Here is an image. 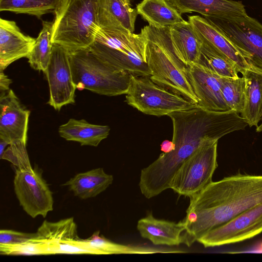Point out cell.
I'll return each instance as SVG.
<instances>
[{
    "mask_svg": "<svg viewBox=\"0 0 262 262\" xmlns=\"http://www.w3.org/2000/svg\"><path fill=\"white\" fill-rule=\"evenodd\" d=\"M169 34L174 52L184 64L199 63L202 41L188 21L169 27Z\"/></svg>",
    "mask_w": 262,
    "mask_h": 262,
    "instance_id": "obj_22",
    "label": "cell"
},
{
    "mask_svg": "<svg viewBox=\"0 0 262 262\" xmlns=\"http://www.w3.org/2000/svg\"><path fill=\"white\" fill-rule=\"evenodd\" d=\"M187 68L192 87L199 100V106L213 111L230 110L223 97L220 76L199 63Z\"/></svg>",
    "mask_w": 262,
    "mask_h": 262,
    "instance_id": "obj_15",
    "label": "cell"
},
{
    "mask_svg": "<svg viewBox=\"0 0 262 262\" xmlns=\"http://www.w3.org/2000/svg\"><path fill=\"white\" fill-rule=\"evenodd\" d=\"M9 145V144L6 141L0 139V158L2 156L5 148L7 146Z\"/></svg>",
    "mask_w": 262,
    "mask_h": 262,
    "instance_id": "obj_36",
    "label": "cell"
},
{
    "mask_svg": "<svg viewBox=\"0 0 262 262\" xmlns=\"http://www.w3.org/2000/svg\"><path fill=\"white\" fill-rule=\"evenodd\" d=\"M209 19L239 49L250 68L262 72V24L248 15L230 19Z\"/></svg>",
    "mask_w": 262,
    "mask_h": 262,
    "instance_id": "obj_9",
    "label": "cell"
},
{
    "mask_svg": "<svg viewBox=\"0 0 262 262\" xmlns=\"http://www.w3.org/2000/svg\"><path fill=\"white\" fill-rule=\"evenodd\" d=\"M136 9L152 27H169L185 21L171 0H143Z\"/></svg>",
    "mask_w": 262,
    "mask_h": 262,
    "instance_id": "obj_25",
    "label": "cell"
},
{
    "mask_svg": "<svg viewBox=\"0 0 262 262\" xmlns=\"http://www.w3.org/2000/svg\"><path fill=\"white\" fill-rule=\"evenodd\" d=\"M107 125L91 124L84 119H70L58 128L61 137L67 141L79 142L81 145L97 146L109 135Z\"/></svg>",
    "mask_w": 262,
    "mask_h": 262,
    "instance_id": "obj_23",
    "label": "cell"
},
{
    "mask_svg": "<svg viewBox=\"0 0 262 262\" xmlns=\"http://www.w3.org/2000/svg\"><path fill=\"white\" fill-rule=\"evenodd\" d=\"M0 159L10 161L17 168L33 169L27 153L26 143L24 142H17L9 144Z\"/></svg>",
    "mask_w": 262,
    "mask_h": 262,
    "instance_id": "obj_31",
    "label": "cell"
},
{
    "mask_svg": "<svg viewBox=\"0 0 262 262\" xmlns=\"http://www.w3.org/2000/svg\"><path fill=\"white\" fill-rule=\"evenodd\" d=\"M36 235L28 241L14 245L0 244V253L4 255H43L41 244Z\"/></svg>",
    "mask_w": 262,
    "mask_h": 262,
    "instance_id": "obj_32",
    "label": "cell"
},
{
    "mask_svg": "<svg viewBox=\"0 0 262 262\" xmlns=\"http://www.w3.org/2000/svg\"><path fill=\"white\" fill-rule=\"evenodd\" d=\"M36 39L24 34L14 21L0 19V70L28 56Z\"/></svg>",
    "mask_w": 262,
    "mask_h": 262,
    "instance_id": "obj_17",
    "label": "cell"
},
{
    "mask_svg": "<svg viewBox=\"0 0 262 262\" xmlns=\"http://www.w3.org/2000/svg\"><path fill=\"white\" fill-rule=\"evenodd\" d=\"M260 122L261 123L256 127V132L257 133L262 132V117Z\"/></svg>",
    "mask_w": 262,
    "mask_h": 262,
    "instance_id": "obj_37",
    "label": "cell"
},
{
    "mask_svg": "<svg viewBox=\"0 0 262 262\" xmlns=\"http://www.w3.org/2000/svg\"><path fill=\"white\" fill-rule=\"evenodd\" d=\"M0 92L1 94L6 93L9 89V86L12 81L6 75L3 71L0 70Z\"/></svg>",
    "mask_w": 262,
    "mask_h": 262,
    "instance_id": "obj_34",
    "label": "cell"
},
{
    "mask_svg": "<svg viewBox=\"0 0 262 262\" xmlns=\"http://www.w3.org/2000/svg\"><path fill=\"white\" fill-rule=\"evenodd\" d=\"M173 126V149L159 157L141 171L139 186L148 198L155 197L170 187L175 173L199 147L208 141H218L248 125L234 110L213 111L198 105L167 115Z\"/></svg>",
    "mask_w": 262,
    "mask_h": 262,
    "instance_id": "obj_1",
    "label": "cell"
},
{
    "mask_svg": "<svg viewBox=\"0 0 262 262\" xmlns=\"http://www.w3.org/2000/svg\"><path fill=\"white\" fill-rule=\"evenodd\" d=\"M127 103L143 114L156 116L193 107L197 104L185 97L154 82L149 76L130 75Z\"/></svg>",
    "mask_w": 262,
    "mask_h": 262,
    "instance_id": "obj_7",
    "label": "cell"
},
{
    "mask_svg": "<svg viewBox=\"0 0 262 262\" xmlns=\"http://www.w3.org/2000/svg\"><path fill=\"white\" fill-rule=\"evenodd\" d=\"M70 60L77 88L107 96L127 93L131 74L113 67L89 49L70 53Z\"/></svg>",
    "mask_w": 262,
    "mask_h": 262,
    "instance_id": "obj_6",
    "label": "cell"
},
{
    "mask_svg": "<svg viewBox=\"0 0 262 262\" xmlns=\"http://www.w3.org/2000/svg\"><path fill=\"white\" fill-rule=\"evenodd\" d=\"M173 149V145L172 142H165L161 145V150L164 152H168Z\"/></svg>",
    "mask_w": 262,
    "mask_h": 262,
    "instance_id": "obj_35",
    "label": "cell"
},
{
    "mask_svg": "<svg viewBox=\"0 0 262 262\" xmlns=\"http://www.w3.org/2000/svg\"><path fill=\"white\" fill-rule=\"evenodd\" d=\"M97 18L100 28L134 33L137 15L130 0H97Z\"/></svg>",
    "mask_w": 262,
    "mask_h": 262,
    "instance_id": "obj_18",
    "label": "cell"
},
{
    "mask_svg": "<svg viewBox=\"0 0 262 262\" xmlns=\"http://www.w3.org/2000/svg\"><path fill=\"white\" fill-rule=\"evenodd\" d=\"M140 235L155 245L178 246L184 244L186 224L183 220L179 223L155 218L150 212L137 223Z\"/></svg>",
    "mask_w": 262,
    "mask_h": 262,
    "instance_id": "obj_19",
    "label": "cell"
},
{
    "mask_svg": "<svg viewBox=\"0 0 262 262\" xmlns=\"http://www.w3.org/2000/svg\"><path fill=\"white\" fill-rule=\"evenodd\" d=\"M217 142H206L193 152L175 173L170 188L190 198L211 183L217 167Z\"/></svg>",
    "mask_w": 262,
    "mask_h": 262,
    "instance_id": "obj_8",
    "label": "cell"
},
{
    "mask_svg": "<svg viewBox=\"0 0 262 262\" xmlns=\"http://www.w3.org/2000/svg\"><path fill=\"white\" fill-rule=\"evenodd\" d=\"M0 139L9 144L27 142L30 112L12 90L0 95Z\"/></svg>",
    "mask_w": 262,
    "mask_h": 262,
    "instance_id": "obj_14",
    "label": "cell"
},
{
    "mask_svg": "<svg viewBox=\"0 0 262 262\" xmlns=\"http://www.w3.org/2000/svg\"><path fill=\"white\" fill-rule=\"evenodd\" d=\"M51 41L70 53L88 50L99 26L97 0H62L55 12Z\"/></svg>",
    "mask_w": 262,
    "mask_h": 262,
    "instance_id": "obj_4",
    "label": "cell"
},
{
    "mask_svg": "<svg viewBox=\"0 0 262 262\" xmlns=\"http://www.w3.org/2000/svg\"><path fill=\"white\" fill-rule=\"evenodd\" d=\"M184 243L191 246L212 229L262 203V175L237 173L212 182L189 198Z\"/></svg>",
    "mask_w": 262,
    "mask_h": 262,
    "instance_id": "obj_2",
    "label": "cell"
},
{
    "mask_svg": "<svg viewBox=\"0 0 262 262\" xmlns=\"http://www.w3.org/2000/svg\"><path fill=\"white\" fill-rule=\"evenodd\" d=\"M48 82L50 98L47 102L55 110L75 103L77 89L72 76L70 52L53 44L51 58L45 72Z\"/></svg>",
    "mask_w": 262,
    "mask_h": 262,
    "instance_id": "obj_12",
    "label": "cell"
},
{
    "mask_svg": "<svg viewBox=\"0 0 262 262\" xmlns=\"http://www.w3.org/2000/svg\"><path fill=\"white\" fill-rule=\"evenodd\" d=\"M147 40L139 34L100 28L89 50L114 68L138 76H150L146 59Z\"/></svg>",
    "mask_w": 262,
    "mask_h": 262,
    "instance_id": "obj_5",
    "label": "cell"
},
{
    "mask_svg": "<svg viewBox=\"0 0 262 262\" xmlns=\"http://www.w3.org/2000/svg\"><path fill=\"white\" fill-rule=\"evenodd\" d=\"M220 82L223 97L230 110L241 113L245 99V80L243 76L238 78L220 76Z\"/></svg>",
    "mask_w": 262,
    "mask_h": 262,
    "instance_id": "obj_30",
    "label": "cell"
},
{
    "mask_svg": "<svg viewBox=\"0 0 262 262\" xmlns=\"http://www.w3.org/2000/svg\"><path fill=\"white\" fill-rule=\"evenodd\" d=\"M141 30L146 37V59L150 78L156 83L177 93L198 105L188 68L176 55L169 27L146 26Z\"/></svg>",
    "mask_w": 262,
    "mask_h": 262,
    "instance_id": "obj_3",
    "label": "cell"
},
{
    "mask_svg": "<svg viewBox=\"0 0 262 262\" xmlns=\"http://www.w3.org/2000/svg\"><path fill=\"white\" fill-rule=\"evenodd\" d=\"M62 0H0V11L27 14L40 18L55 13Z\"/></svg>",
    "mask_w": 262,
    "mask_h": 262,
    "instance_id": "obj_29",
    "label": "cell"
},
{
    "mask_svg": "<svg viewBox=\"0 0 262 262\" xmlns=\"http://www.w3.org/2000/svg\"><path fill=\"white\" fill-rule=\"evenodd\" d=\"M188 20L199 38L234 62L239 73L251 68L239 49L210 19L191 15Z\"/></svg>",
    "mask_w": 262,
    "mask_h": 262,
    "instance_id": "obj_16",
    "label": "cell"
},
{
    "mask_svg": "<svg viewBox=\"0 0 262 262\" xmlns=\"http://www.w3.org/2000/svg\"><path fill=\"white\" fill-rule=\"evenodd\" d=\"M36 233H25L12 230L1 229L0 244L14 245L23 243L34 237Z\"/></svg>",
    "mask_w": 262,
    "mask_h": 262,
    "instance_id": "obj_33",
    "label": "cell"
},
{
    "mask_svg": "<svg viewBox=\"0 0 262 262\" xmlns=\"http://www.w3.org/2000/svg\"><path fill=\"white\" fill-rule=\"evenodd\" d=\"M42 27L27 58L30 67L45 72L49 64L53 43L51 41L53 21H42Z\"/></svg>",
    "mask_w": 262,
    "mask_h": 262,
    "instance_id": "obj_28",
    "label": "cell"
},
{
    "mask_svg": "<svg viewBox=\"0 0 262 262\" xmlns=\"http://www.w3.org/2000/svg\"><path fill=\"white\" fill-rule=\"evenodd\" d=\"M113 176L103 168H97L79 173L63 185L69 187L75 196L85 200L94 198L105 191L113 183Z\"/></svg>",
    "mask_w": 262,
    "mask_h": 262,
    "instance_id": "obj_24",
    "label": "cell"
},
{
    "mask_svg": "<svg viewBox=\"0 0 262 262\" xmlns=\"http://www.w3.org/2000/svg\"><path fill=\"white\" fill-rule=\"evenodd\" d=\"M262 232V203L208 232L197 242L204 247L234 244Z\"/></svg>",
    "mask_w": 262,
    "mask_h": 262,
    "instance_id": "obj_11",
    "label": "cell"
},
{
    "mask_svg": "<svg viewBox=\"0 0 262 262\" xmlns=\"http://www.w3.org/2000/svg\"><path fill=\"white\" fill-rule=\"evenodd\" d=\"M36 233L43 255L93 254L91 251L74 243L79 238L77 226L73 217L56 222L45 220Z\"/></svg>",
    "mask_w": 262,
    "mask_h": 262,
    "instance_id": "obj_13",
    "label": "cell"
},
{
    "mask_svg": "<svg viewBox=\"0 0 262 262\" xmlns=\"http://www.w3.org/2000/svg\"><path fill=\"white\" fill-rule=\"evenodd\" d=\"M201 55L199 63L216 75L229 78H238L239 69L236 64L208 43L201 40Z\"/></svg>",
    "mask_w": 262,
    "mask_h": 262,
    "instance_id": "obj_27",
    "label": "cell"
},
{
    "mask_svg": "<svg viewBox=\"0 0 262 262\" xmlns=\"http://www.w3.org/2000/svg\"><path fill=\"white\" fill-rule=\"evenodd\" d=\"M182 13H200L206 18L230 19L247 16L242 2L232 0H171Z\"/></svg>",
    "mask_w": 262,
    "mask_h": 262,
    "instance_id": "obj_20",
    "label": "cell"
},
{
    "mask_svg": "<svg viewBox=\"0 0 262 262\" xmlns=\"http://www.w3.org/2000/svg\"><path fill=\"white\" fill-rule=\"evenodd\" d=\"M14 189L20 205L31 217H45L53 210V194L41 173L36 168H17Z\"/></svg>",
    "mask_w": 262,
    "mask_h": 262,
    "instance_id": "obj_10",
    "label": "cell"
},
{
    "mask_svg": "<svg viewBox=\"0 0 262 262\" xmlns=\"http://www.w3.org/2000/svg\"><path fill=\"white\" fill-rule=\"evenodd\" d=\"M74 243L91 251L94 255L155 253H183L186 251L165 247H156L145 245H124L112 242L100 234L97 231L88 238H79Z\"/></svg>",
    "mask_w": 262,
    "mask_h": 262,
    "instance_id": "obj_21",
    "label": "cell"
},
{
    "mask_svg": "<svg viewBox=\"0 0 262 262\" xmlns=\"http://www.w3.org/2000/svg\"><path fill=\"white\" fill-rule=\"evenodd\" d=\"M242 74L245 80V99L241 116L248 126L256 127L262 117V72L249 68Z\"/></svg>",
    "mask_w": 262,
    "mask_h": 262,
    "instance_id": "obj_26",
    "label": "cell"
}]
</instances>
